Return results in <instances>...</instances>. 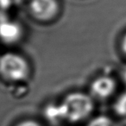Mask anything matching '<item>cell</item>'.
<instances>
[{"label": "cell", "mask_w": 126, "mask_h": 126, "mask_svg": "<svg viewBox=\"0 0 126 126\" xmlns=\"http://www.w3.org/2000/svg\"><path fill=\"white\" fill-rule=\"evenodd\" d=\"M54 110L50 118L67 121L68 123H79L87 118L94 109V103L90 95L75 92L65 96L58 105H51Z\"/></svg>", "instance_id": "6da1fadb"}, {"label": "cell", "mask_w": 126, "mask_h": 126, "mask_svg": "<svg viewBox=\"0 0 126 126\" xmlns=\"http://www.w3.org/2000/svg\"><path fill=\"white\" fill-rule=\"evenodd\" d=\"M31 75L29 61L19 53L7 51L0 54V79L17 86L27 82Z\"/></svg>", "instance_id": "7a4b0ae2"}, {"label": "cell", "mask_w": 126, "mask_h": 126, "mask_svg": "<svg viewBox=\"0 0 126 126\" xmlns=\"http://www.w3.org/2000/svg\"><path fill=\"white\" fill-rule=\"evenodd\" d=\"M24 28L16 19L8 16L0 17V42L4 45H16L23 40Z\"/></svg>", "instance_id": "3957f363"}, {"label": "cell", "mask_w": 126, "mask_h": 126, "mask_svg": "<svg viewBox=\"0 0 126 126\" xmlns=\"http://www.w3.org/2000/svg\"><path fill=\"white\" fill-rule=\"evenodd\" d=\"M29 13L39 22H47L54 19L59 12L57 0H30Z\"/></svg>", "instance_id": "277c9868"}, {"label": "cell", "mask_w": 126, "mask_h": 126, "mask_svg": "<svg viewBox=\"0 0 126 126\" xmlns=\"http://www.w3.org/2000/svg\"><path fill=\"white\" fill-rule=\"evenodd\" d=\"M117 89V83L113 78L103 75L96 78L90 86L91 95L98 99L110 98Z\"/></svg>", "instance_id": "5b68a950"}, {"label": "cell", "mask_w": 126, "mask_h": 126, "mask_svg": "<svg viewBox=\"0 0 126 126\" xmlns=\"http://www.w3.org/2000/svg\"><path fill=\"white\" fill-rule=\"evenodd\" d=\"M114 110L118 117L126 121V92L120 94L117 98L114 104Z\"/></svg>", "instance_id": "8992f818"}, {"label": "cell", "mask_w": 126, "mask_h": 126, "mask_svg": "<svg viewBox=\"0 0 126 126\" xmlns=\"http://www.w3.org/2000/svg\"><path fill=\"white\" fill-rule=\"evenodd\" d=\"M116 124L106 116H98L92 119L86 126H115Z\"/></svg>", "instance_id": "52a82bcc"}, {"label": "cell", "mask_w": 126, "mask_h": 126, "mask_svg": "<svg viewBox=\"0 0 126 126\" xmlns=\"http://www.w3.org/2000/svg\"><path fill=\"white\" fill-rule=\"evenodd\" d=\"M13 5V0H0V17L9 15Z\"/></svg>", "instance_id": "ba28073f"}, {"label": "cell", "mask_w": 126, "mask_h": 126, "mask_svg": "<svg viewBox=\"0 0 126 126\" xmlns=\"http://www.w3.org/2000/svg\"><path fill=\"white\" fill-rule=\"evenodd\" d=\"M14 126H42V124L32 119H24L16 123Z\"/></svg>", "instance_id": "9c48e42d"}, {"label": "cell", "mask_w": 126, "mask_h": 126, "mask_svg": "<svg viewBox=\"0 0 126 126\" xmlns=\"http://www.w3.org/2000/svg\"><path fill=\"white\" fill-rule=\"evenodd\" d=\"M121 48H122L124 54H126V33L123 36L122 41H121Z\"/></svg>", "instance_id": "30bf717a"}, {"label": "cell", "mask_w": 126, "mask_h": 126, "mask_svg": "<svg viewBox=\"0 0 126 126\" xmlns=\"http://www.w3.org/2000/svg\"><path fill=\"white\" fill-rule=\"evenodd\" d=\"M122 79L124 80V82L126 84V67H124L122 71Z\"/></svg>", "instance_id": "8fae6325"}, {"label": "cell", "mask_w": 126, "mask_h": 126, "mask_svg": "<svg viewBox=\"0 0 126 126\" xmlns=\"http://www.w3.org/2000/svg\"><path fill=\"white\" fill-rule=\"evenodd\" d=\"M115 126H126V121H125V120H124V122L121 123L120 124H116Z\"/></svg>", "instance_id": "7c38bea8"}]
</instances>
